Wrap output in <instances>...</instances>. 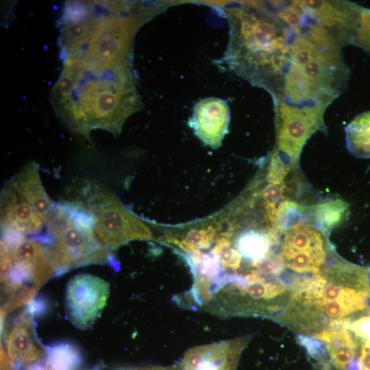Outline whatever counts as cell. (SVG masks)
Listing matches in <instances>:
<instances>
[{"mask_svg": "<svg viewBox=\"0 0 370 370\" xmlns=\"http://www.w3.org/2000/svg\"><path fill=\"white\" fill-rule=\"evenodd\" d=\"M56 275L47 245L37 236L1 230V284L4 312L32 301Z\"/></svg>", "mask_w": 370, "mask_h": 370, "instance_id": "obj_6", "label": "cell"}, {"mask_svg": "<svg viewBox=\"0 0 370 370\" xmlns=\"http://www.w3.org/2000/svg\"><path fill=\"white\" fill-rule=\"evenodd\" d=\"M325 345L337 370H347L355 360L357 342L348 329H325L313 334Z\"/></svg>", "mask_w": 370, "mask_h": 370, "instance_id": "obj_16", "label": "cell"}, {"mask_svg": "<svg viewBox=\"0 0 370 370\" xmlns=\"http://www.w3.org/2000/svg\"><path fill=\"white\" fill-rule=\"evenodd\" d=\"M48 366H45L40 362H36L27 367L26 370H47Z\"/></svg>", "mask_w": 370, "mask_h": 370, "instance_id": "obj_23", "label": "cell"}, {"mask_svg": "<svg viewBox=\"0 0 370 370\" xmlns=\"http://www.w3.org/2000/svg\"><path fill=\"white\" fill-rule=\"evenodd\" d=\"M323 230L298 221L284 228L278 255L283 268L304 275L321 273L328 258Z\"/></svg>", "mask_w": 370, "mask_h": 370, "instance_id": "obj_8", "label": "cell"}, {"mask_svg": "<svg viewBox=\"0 0 370 370\" xmlns=\"http://www.w3.org/2000/svg\"><path fill=\"white\" fill-rule=\"evenodd\" d=\"M217 236V230L212 226L188 231L180 240L166 238L165 241L181 250L190 253L207 249L212 246Z\"/></svg>", "mask_w": 370, "mask_h": 370, "instance_id": "obj_19", "label": "cell"}, {"mask_svg": "<svg viewBox=\"0 0 370 370\" xmlns=\"http://www.w3.org/2000/svg\"><path fill=\"white\" fill-rule=\"evenodd\" d=\"M276 105L275 151L288 164H295L309 137L324 128V109L297 106L280 101Z\"/></svg>", "mask_w": 370, "mask_h": 370, "instance_id": "obj_9", "label": "cell"}, {"mask_svg": "<svg viewBox=\"0 0 370 370\" xmlns=\"http://www.w3.org/2000/svg\"><path fill=\"white\" fill-rule=\"evenodd\" d=\"M51 101L62 122L84 136L95 129L117 135L125 120L141 108L132 64L97 71L74 58L64 60Z\"/></svg>", "mask_w": 370, "mask_h": 370, "instance_id": "obj_1", "label": "cell"}, {"mask_svg": "<svg viewBox=\"0 0 370 370\" xmlns=\"http://www.w3.org/2000/svg\"><path fill=\"white\" fill-rule=\"evenodd\" d=\"M31 315L29 312L23 314L7 336V355L16 368L29 367L46 354V349L37 338Z\"/></svg>", "mask_w": 370, "mask_h": 370, "instance_id": "obj_14", "label": "cell"}, {"mask_svg": "<svg viewBox=\"0 0 370 370\" xmlns=\"http://www.w3.org/2000/svg\"><path fill=\"white\" fill-rule=\"evenodd\" d=\"M245 339L197 346L180 363L183 370H235Z\"/></svg>", "mask_w": 370, "mask_h": 370, "instance_id": "obj_13", "label": "cell"}, {"mask_svg": "<svg viewBox=\"0 0 370 370\" xmlns=\"http://www.w3.org/2000/svg\"><path fill=\"white\" fill-rule=\"evenodd\" d=\"M18 189L46 225L54 214L55 204L42 186L37 164L27 163L14 177Z\"/></svg>", "mask_w": 370, "mask_h": 370, "instance_id": "obj_15", "label": "cell"}, {"mask_svg": "<svg viewBox=\"0 0 370 370\" xmlns=\"http://www.w3.org/2000/svg\"><path fill=\"white\" fill-rule=\"evenodd\" d=\"M121 370H170V367H139V368H132V369H124Z\"/></svg>", "mask_w": 370, "mask_h": 370, "instance_id": "obj_22", "label": "cell"}, {"mask_svg": "<svg viewBox=\"0 0 370 370\" xmlns=\"http://www.w3.org/2000/svg\"><path fill=\"white\" fill-rule=\"evenodd\" d=\"M47 365L53 370H77L83 362L79 349L70 343H58L46 348Z\"/></svg>", "mask_w": 370, "mask_h": 370, "instance_id": "obj_18", "label": "cell"}, {"mask_svg": "<svg viewBox=\"0 0 370 370\" xmlns=\"http://www.w3.org/2000/svg\"><path fill=\"white\" fill-rule=\"evenodd\" d=\"M230 120L227 102L217 97H207L196 103L188 123L204 144L217 149L228 133Z\"/></svg>", "mask_w": 370, "mask_h": 370, "instance_id": "obj_11", "label": "cell"}, {"mask_svg": "<svg viewBox=\"0 0 370 370\" xmlns=\"http://www.w3.org/2000/svg\"><path fill=\"white\" fill-rule=\"evenodd\" d=\"M345 141L353 156L370 158V111L358 114L346 126Z\"/></svg>", "mask_w": 370, "mask_h": 370, "instance_id": "obj_17", "label": "cell"}, {"mask_svg": "<svg viewBox=\"0 0 370 370\" xmlns=\"http://www.w3.org/2000/svg\"><path fill=\"white\" fill-rule=\"evenodd\" d=\"M45 244L56 275L92 264L112 262V255L97 237L90 214L77 201L56 204L54 214L46 225Z\"/></svg>", "mask_w": 370, "mask_h": 370, "instance_id": "obj_5", "label": "cell"}, {"mask_svg": "<svg viewBox=\"0 0 370 370\" xmlns=\"http://www.w3.org/2000/svg\"><path fill=\"white\" fill-rule=\"evenodd\" d=\"M230 38L224 60L236 74L282 100L296 30L279 14L274 2H239L225 8Z\"/></svg>", "mask_w": 370, "mask_h": 370, "instance_id": "obj_2", "label": "cell"}, {"mask_svg": "<svg viewBox=\"0 0 370 370\" xmlns=\"http://www.w3.org/2000/svg\"><path fill=\"white\" fill-rule=\"evenodd\" d=\"M110 284L97 276L81 273L69 281L65 312L69 321L80 330L90 328L106 305Z\"/></svg>", "mask_w": 370, "mask_h": 370, "instance_id": "obj_10", "label": "cell"}, {"mask_svg": "<svg viewBox=\"0 0 370 370\" xmlns=\"http://www.w3.org/2000/svg\"><path fill=\"white\" fill-rule=\"evenodd\" d=\"M77 201L90 214L95 232L110 250L136 240H149L152 233L145 223L131 212L106 188L90 184Z\"/></svg>", "mask_w": 370, "mask_h": 370, "instance_id": "obj_7", "label": "cell"}, {"mask_svg": "<svg viewBox=\"0 0 370 370\" xmlns=\"http://www.w3.org/2000/svg\"><path fill=\"white\" fill-rule=\"evenodd\" d=\"M1 230L32 236L40 234L43 221L19 192L14 178L5 184L1 195Z\"/></svg>", "mask_w": 370, "mask_h": 370, "instance_id": "obj_12", "label": "cell"}, {"mask_svg": "<svg viewBox=\"0 0 370 370\" xmlns=\"http://www.w3.org/2000/svg\"><path fill=\"white\" fill-rule=\"evenodd\" d=\"M162 7L124 1H69L62 20L64 59L75 58L103 71L130 64L139 27Z\"/></svg>", "mask_w": 370, "mask_h": 370, "instance_id": "obj_3", "label": "cell"}, {"mask_svg": "<svg viewBox=\"0 0 370 370\" xmlns=\"http://www.w3.org/2000/svg\"><path fill=\"white\" fill-rule=\"evenodd\" d=\"M348 73L340 49L319 45L297 34L291 46L280 101L325 110L345 88Z\"/></svg>", "mask_w": 370, "mask_h": 370, "instance_id": "obj_4", "label": "cell"}, {"mask_svg": "<svg viewBox=\"0 0 370 370\" xmlns=\"http://www.w3.org/2000/svg\"><path fill=\"white\" fill-rule=\"evenodd\" d=\"M347 206L341 201H334L319 206L315 216L319 225L324 230L331 228L341 219Z\"/></svg>", "mask_w": 370, "mask_h": 370, "instance_id": "obj_20", "label": "cell"}, {"mask_svg": "<svg viewBox=\"0 0 370 370\" xmlns=\"http://www.w3.org/2000/svg\"><path fill=\"white\" fill-rule=\"evenodd\" d=\"M347 329L350 330L359 338L365 340L370 338V314L362 315L351 321Z\"/></svg>", "mask_w": 370, "mask_h": 370, "instance_id": "obj_21", "label": "cell"}]
</instances>
